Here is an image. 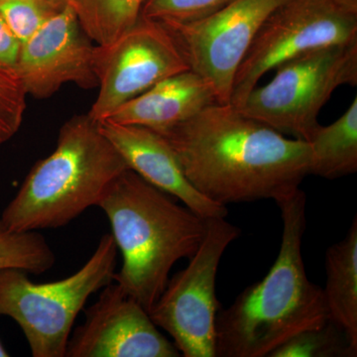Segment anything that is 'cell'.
<instances>
[{
    "label": "cell",
    "mask_w": 357,
    "mask_h": 357,
    "mask_svg": "<svg viewBox=\"0 0 357 357\" xmlns=\"http://www.w3.org/2000/svg\"><path fill=\"white\" fill-rule=\"evenodd\" d=\"M161 135L190 183L222 206L281 201L310 175L307 141L286 137L230 103L210 105Z\"/></svg>",
    "instance_id": "cell-1"
},
{
    "label": "cell",
    "mask_w": 357,
    "mask_h": 357,
    "mask_svg": "<svg viewBox=\"0 0 357 357\" xmlns=\"http://www.w3.org/2000/svg\"><path fill=\"white\" fill-rule=\"evenodd\" d=\"M283 231L276 261L215 319V357H268L298 333L325 325L324 290L307 278L302 256L306 194L299 189L276 202Z\"/></svg>",
    "instance_id": "cell-2"
},
{
    "label": "cell",
    "mask_w": 357,
    "mask_h": 357,
    "mask_svg": "<svg viewBox=\"0 0 357 357\" xmlns=\"http://www.w3.org/2000/svg\"><path fill=\"white\" fill-rule=\"evenodd\" d=\"M96 206L109 218L122 256L114 281L149 312L165 290L174 264L198 250L208 220L129 168L112 181Z\"/></svg>",
    "instance_id": "cell-3"
},
{
    "label": "cell",
    "mask_w": 357,
    "mask_h": 357,
    "mask_svg": "<svg viewBox=\"0 0 357 357\" xmlns=\"http://www.w3.org/2000/svg\"><path fill=\"white\" fill-rule=\"evenodd\" d=\"M126 169L123 157L98 123L89 114L76 115L61 128L55 150L26 176L0 222L10 231L65 227L96 206Z\"/></svg>",
    "instance_id": "cell-4"
},
{
    "label": "cell",
    "mask_w": 357,
    "mask_h": 357,
    "mask_svg": "<svg viewBox=\"0 0 357 357\" xmlns=\"http://www.w3.org/2000/svg\"><path fill=\"white\" fill-rule=\"evenodd\" d=\"M117 248L103 234L86 264L68 278L35 283L17 268L0 269V316L20 326L33 357H65L73 326L93 294L114 282Z\"/></svg>",
    "instance_id": "cell-5"
},
{
    "label": "cell",
    "mask_w": 357,
    "mask_h": 357,
    "mask_svg": "<svg viewBox=\"0 0 357 357\" xmlns=\"http://www.w3.org/2000/svg\"><path fill=\"white\" fill-rule=\"evenodd\" d=\"M275 70L273 79L256 86L236 109L284 135L307 141L333 91L357 84V41L305 52Z\"/></svg>",
    "instance_id": "cell-6"
},
{
    "label": "cell",
    "mask_w": 357,
    "mask_h": 357,
    "mask_svg": "<svg viewBox=\"0 0 357 357\" xmlns=\"http://www.w3.org/2000/svg\"><path fill=\"white\" fill-rule=\"evenodd\" d=\"M357 41V0H288L270 14L239 66L230 105L239 107L270 70L305 52Z\"/></svg>",
    "instance_id": "cell-7"
},
{
    "label": "cell",
    "mask_w": 357,
    "mask_h": 357,
    "mask_svg": "<svg viewBox=\"0 0 357 357\" xmlns=\"http://www.w3.org/2000/svg\"><path fill=\"white\" fill-rule=\"evenodd\" d=\"M241 230L225 218H210L203 241L185 269L174 275L150 310V318L174 340L181 356L215 357L218 265Z\"/></svg>",
    "instance_id": "cell-8"
},
{
    "label": "cell",
    "mask_w": 357,
    "mask_h": 357,
    "mask_svg": "<svg viewBox=\"0 0 357 357\" xmlns=\"http://www.w3.org/2000/svg\"><path fill=\"white\" fill-rule=\"evenodd\" d=\"M93 66L100 91L88 114L96 123L159 82L190 70L165 26L142 17L112 44L96 46Z\"/></svg>",
    "instance_id": "cell-9"
},
{
    "label": "cell",
    "mask_w": 357,
    "mask_h": 357,
    "mask_svg": "<svg viewBox=\"0 0 357 357\" xmlns=\"http://www.w3.org/2000/svg\"><path fill=\"white\" fill-rule=\"evenodd\" d=\"M286 1L231 0L203 20L163 25L190 70L211 84L218 103L229 105L234 77L253 40L270 14Z\"/></svg>",
    "instance_id": "cell-10"
},
{
    "label": "cell",
    "mask_w": 357,
    "mask_h": 357,
    "mask_svg": "<svg viewBox=\"0 0 357 357\" xmlns=\"http://www.w3.org/2000/svg\"><path fill=\"white\" fill-rule=\"evenodd\" d=\"M67 357H178L149 312L116 283L102 288L86 312L83 325L70 335Z\"/></svg>",
    "instance_id": "cell-11"
},
{
    "label": "cell",
    "mask_w": 357,
    "mask_h": 357,
    "mask_svg": "<svg viewBox=\"0 0 357 357\" xmlns=\"http://www.w3.org/2000/svg\"><path fill=\"white\" fill-rule=\"evenodd\" d=\"M89 40L68 4L23 42L15 70L27 96L45 100L69 83L96 88L95 46Z\"/></svg>",
    "instance_id": "cell-12"
},
{
    "label": "cell",
    "mask_w": 357,
    "mask_h": 357,
    "mask_svg": "<svg viewBox=\"0 0 357 357\" xmlns=\"http://www.w3.org/2000/svg\"><path fill=\"white\" fill-rule=\"evenodd\" d=\"M103 135L123 157L128 168L157 189L178 199L199 217L225 218L227 206L211 201L190 183L168 141L151 129L105 121Z\"/></svg>",
    "instance_id": "cell-13"
},
{
    "label": "cell",
    "mask_w": 357,
    "mask_h": 357,
    "mask_svg": "<svg viewBox=\"0 0 357 357\" xmlns=\"http://www.w3.org/2000/svg\"><path fill=\"white\" fill-rule=\"evenodd\" d=\"M215 103L217 96L211 84L188 70L167 77L123 103L105 121L142 126L163 134Z\"/></svg>",
    "instance_id": "cell-14"
},
{
    "label": "cell",
    "mask_w": 357,
    "mask_h": 357,
    "mask_svg": "<svg viewBox=\"0 0 357 357\" xmlns=\"http://www.w3.org/2000/svg\"><path fill=\"white\" fill-rule=\"evenodd\" d=\"M326 284L323 289L328 318L342 328L357 349V218L347 236L326 253Z\"/></svg>",
    "instance_id": "cell-15"
},
{
    "label": "cell",
    "mask_w": 357,
    "mask_h": 357,
    "mask_svg": "<svg viewBox=\"0 0 357 357\" xmlns=\"http://www.w3.org/2000/svg\"><path fill=\"white\" fill-rule=\"evenodd\" d=\"M310 175L335 180L357 171V98L331 126L319 124L307 141Z\"/></svg>",
    "instance_id": "cell-16"
},
{
    "label": "cell",
    "mask_w": 357,
    "mask_h": 357,
    "mask_svg": "<svg viewBox=\"0 0 357 357\" xmlns=\"http://www.w3.org/2000/svg\"><path fill=\"white\" fill-rule=\"evenodd\" d=\"M143 0H69L86 36L100 46L112 44L140 17Z\"/></svg>",
    "instance_id": "cell-17"
},
{
    "label": "cell",
    "mask_w": 357,
    "mask_h": 357,
    "mask_svg": "<svg viewBox=\"0 0 357 357\" xmlns=\"http://www.w3.org/2000/svg\"><path fill=\"white\" fill-rule=\"evenodd\" d=\"M56 256L37 231H10L0 222V269L17 268L40 275L55 264Z\"/></svg>",
    "instance_id": "cell-18"
},
{
    "label": "cell",
    "mask_w": 357,
    "mask_h": 357,
    "mask_svg": "<svg viewBox=\"0 0 357 357\" xmlns=\"http://www.w3.org/2000/svg\"><path fill=\"white\" fill-rule=\"evenodd\" d=\"M352 347L340 326L328 319L325 325L298 333L284 342L268 357H356Z\"/></svg>",
    "instance_id": "cell-19"
},
{
    "label": "cell",
    "mask_w": 357,
    "mask_h": 357,
    "mask_svg": "<svg viewBox=\"0 0 357 357\" xmlns=\"http://www.w3.org/2000/svg\"><path fill=\"white\" fill-rule=\"evenodd\" d=\"M63 8L50 0H0V16L21 44Z\"/></svg>",
    "instance_id": "cell-20"
},
{
    "label": "cell",
    "mask_w": 357,
    "mask_h": 357,
    "mask_svg": "<svg viewBox=\"0 0 357 357\" xmlns=\"http://www.w3.org/2000/svg\"><path fill=\"white\" fill-rule=\"evenodd\" d=\"M231 0H143L140 17L162 24H183L217 13Z\"/></svg>",
    "instance_id": "cell-21"
},
{
    "label": "cell",
    "mask_w": 357,
    "mask_h": 357,
    "mask_svg": "<svg viewBox=\"0 0 357 357\" xmlns=\"http://www.w3.org/2000/svg\"><path fill=\"white\" fill-rule=\"evenodd\" d=\"M26 96L16 70L0 65V146L20 130L26 109Z\"/></svg>",
    "instance_id": "cell-22"
},
{
    "label": "cell",
    "mask_w": 357,
    "mask_h": 357,
    "mask_svg": "<svg viewBox=\"0 0 357 357\" xmlns=\"http://www.w3.org/2000/svg\"><path fill=\"white\" fill-rule=\"evenodd\" d=\"M21 43L0 16V65L15 70Z\"/></svg>",
    "instance_id": "cell-23"
},
{
    "label": "cell",
    "mask_w": 357,
    "mask_h": 357,
    "mask_svg": "<svg viewBox=\"0 0 357 357\" xmlns=\"http://www.w3.org/2000/svg\"><path fill=\"white\" fill-rule=\"evenodd\" d=\"M50 1L60 7H65L69 4V0H50Z\"/></svg>",
    "instance_id": "cell-24"
},
{
    "label": "cell",
    "mask_w": 357,
    "mask_h": 357,
    "mask_svg": "<svg viewBox=\"0 0 357 357\" xmlns=\"http://www.w3.org/2000/svg\"><path fill=\"white\" fill-rule=\"evenodd\" d=\"M10 354L6 351V347H3L2 342H0V357H8Z\"/></svg>",
    "instance_id": "cell-25"
}]
</instances>
